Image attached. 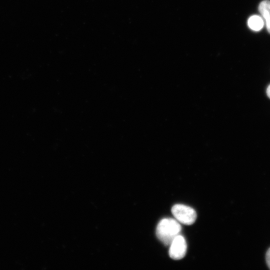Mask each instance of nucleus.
Returning <instances> with one entry per match:
<instances>
[{"label": "nucleus", "mask_w": 270, "mask_h": 270, "mask_svg": "<svg viewBox=\"0 0 270 270\" xmlns=\"http://www.w3.org/2000/svg\"><path fill=\"white\" fill-rule=\"evenodd\" d=\"M264 24V22L262 18L258 15L251 16L248 20V25L250 28L255 32L260 30Z\"/></svg>", "instance_id": "39448f33"}, {"label": "nucleus", "mask_w": 270, "mask_h": 270, "mask_svg": "<svg viewBox=\"0 0 270 270\" xmlns=\"http://www.w3.org/2000/svg\"><path fill=\"white\" fill-rule=\"evenodd\" d=\"M266 93L267 96L270 98V84L266 88Z\"/></svg>", "instance_id": "0eeeda50"}, {"label": "nucleus", "mask_w": 270, "mask_h": 270, "mask_svg": "<svg viewBox=\"0 0 270 270\" xmlns=\"http://www.w3.org/2000/svg\"><path fill=\"white\" fill-rule=\"evenodd\" d=\"M258 10L264 22L267 30L270 34V0L261 2L258 6Z\"/></svg>", "instance_id": "20e7f679"}, {"label": "nucleus", "mask_w": 270, "mask_h": 270, "mask_svg": "<svg viewBox=\"0 0 270 270\" xmlns=\"http://www.w3.org/2000/svg\"><path fill=\"white\" fill-rule=\"evenodd\" d=\"M187 244L185 238L178 234L170 244V256L175 260H180L185 256Z\"/></svg>", "instance_id": "7ed1b4c3"}, {"label": "nucleus", "mask_w": 270, "mask_h": 270, "mask_svg": "<svg viewBox=\"0 0 270 270\" xmlns=\"http://www.w3.org/2000/svg\"><path fill=\"white\" fill-rule=\"evenodd\" d=\"M266 259L267 265L270 268V248L268 250L266 253Z\"/></svg>", "instance_id": "423d86ee"}, {"label": "nucleus", "mask_w": 270, "mask_h": 270, "mask_svg": "<svg viewBox=\"0 0 270 270\" xmlns=\"http://www.w3.org/2000/svg\"><path fill=\"white\" fill-rule=\"evenodd\" d=\"M172 212L176 219L186 225L193 224L196 218V214L194 209L181 204L174 205Z\"/></svg>", "instance_id": "f03ea898"}, {"label": "nucleus", "mask_w": 270, "mask_h": 270, "mask_svg": "<svg viewBox=\"0 0 270 270\" xmlns=\"http://www.w3.org/2000/svg\"><path fill=\"white\" fill-rule=\"evenodd\" d=\"M182 230L180 223L171 218L162 219L156 228L158 238L165 245H170L173 240L178 236Z\"/></svg>", "instance_id": "f257e3e1"}]
</instances>
